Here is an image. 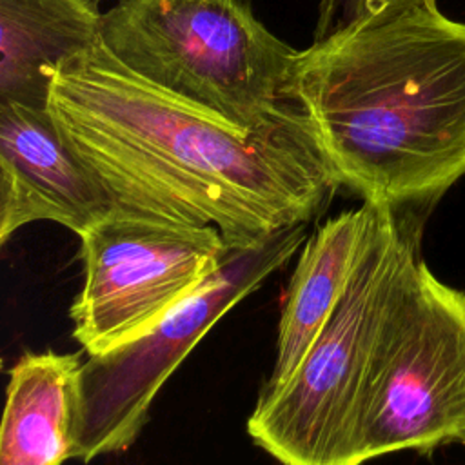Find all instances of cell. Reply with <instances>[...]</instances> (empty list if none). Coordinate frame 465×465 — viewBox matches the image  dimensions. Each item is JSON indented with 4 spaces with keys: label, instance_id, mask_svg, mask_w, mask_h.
<instances>
[{
    "label": "cell",
    "instance_id": "obj_4",
    "mask_svg": "<svg viewBox=\"0 0 465 465\" xmlns=\"http://www.w3.org/2000/svg\"><path fill=\"white\" fill-rule=\"evenodd\" d=\"M98 36L125 69L229 125L252 131L289 104L298 49L245 0H118Z\"/></svg>",
    "mask_w": 465,
    "mask_h": 465
},
{
    "label": "cell",
    "instance_id": "obj_6",
    "mask_svg": "<svg viewBox=\"0 0 465 465\" xmlns=\"http://www.w3.org/2000/svg\"><path fill=\"white\" fill-rule=\"evenodd\" d=\"M465 445V292L423 258L387 320L365 398L358 463Z\"/></svg>",
    "mask_w": 465,
    "mask_h": 465
},
{
    "label": "cell",
    "instance_id": "obj_9",
    "mask_svg": "<svg viewBox=\"0 0 465 465\" xmlns=\"http://www.w3.org/2000/svg\"><path fill=\"white\" fill-rule=\"evenodd\" d=\"M372 207L363 202L307 236L282 305L274 365L258 398L276 392L292 376L329 322L354 271Z\"/></svg>",
    "mask_w": 465,
    "mask_h": 465
},
{
    "label": "cell",
    "instance_id": "obj_1",
    "mask_svg": "<svg viewBox=\"0 0 465 465\" xmlns=\"http://www.w3.org/2000/svg\"><path fill=\"white\" fill-rule=\"evenodd\" d=\"M49 111L116 213L216 227L231 247L309 225L341 187L296 104L252 131L229 125L125 69L100 36L60 67Z\"/></svg>",
    "mask_w": 465,
    "mask_h": 465
},
{
    "label": "cell",
    "instance_id": "obj_7",
    "mask_svg": "<svg viewBox=\"0 0 465 465\" xmlns=\"http://www.w3.org/2000/svg\"><path fill=\"white\" fill-rule=\"evenodd\" d=\"M225 249L216 227L113 211L80 236L76 341L93 356L142 336L216 271Z\"/></svg>",
    "mask_w": 465,
    "mask_h": 465
},
{
    "label": "cell",
    "instance_id": "obj_5",
    "mask_svg": "<svg viewBox=\"0 0 465 465\" xmlns=\"http://www.w3.org/2000/svg\"><path fill=\"white\" fill-rule=\"evenodd\" d=\"M307 223L223 251L222 262L193 292L142 336L87 356L78 372L74 460L84 463L131 447L151 405L196 343L240 300L282 267L307 240Z\"/></svg>",
    "mask_w": 465,
    "mask_h": 465
},
{
    "label": "cell",
    "instance_id": "obj_12",
    "mask_svg": "<svg viewBox=\"0 0 465 465\" xmlns=\"http://www.w3.org/2000/svg\"><path fill=\"white\" fill-rule=\"evenodd\" d=\"M396 2L405 0H318L312 42L327 36L365 13Z\"/></svg>",
    "mask_w": 465,
    "mask_h": 465
},
{
    "label": "cell",
    "instance_id": "obj_2",
    "mask_svg": "<svg viewBox=\"0 0 465 465\" xmlns=\"http://www.w3.org/2000/svg\"><path fill=\"white\" fill-rule=\"evenodd\" d=\"M283 96L363 202L436 203L465 176V24L436 0L389 4L314 40Z\"/></svg>",
    "mask_w": 465,
    "mask_h": 465
},
{
    "label": "cell",
    "instance_id": "obj_8",
    "mask_svg": "<svg viewBox=\"0 0 465 465\" xmlns=\"http://www.w3.org/2000/svg\"><path fill=\"white\" fill-rule=\"evenodd\" d=\"M114 203L89 165L62 138L49 109L0 102V243L35 222L78 236Z\"/></svg>",
    "mask_w": 465,
    "mask_h": 465
},
{
    "label": "cell",
    "instance_id": "obj_13",
    "mask_svg": "<svg viewBox=\"0 0 465 465\" xmlns=\"http://www.w3.org/2000/svg\"><path fill=\"white\" fill-rule=\"evenodd\" d=\"M87 2H93V4H96V5H98V4H100V2H104V0H87Z\"/></svg>",
    "mask_w": 465,
    "mask_h": 465
},
{
    "label": "cell",
    "instance_id": "obj_10",
    "mask_svg": "<svg viewBox=\"0 0 465 465\" xmlns=\"http://www.w3.org/2000/svg\"><path fill=\"white\" fill-rule=\"evenodd\" d=\"M87 0H0V102L49 109L60 67L100 35Z\"/></svg>",
    "mask_w": 465,
    "mask_h": 465
},
{
    "label": "cell",
    "instance_id": "obj_3",
    "mask_svg": "<svg viewBox=\"0 0 465 465\" xmlns=\"http://www.w3.org/2000/svg\"><path fill=\"white\" fill-rule=\"evenodd\" d=\"M372 203L341 300L292 376L258 398L247 420L252 441L282 465H360L371 372L391 311L421 260L423 223L434 207Z\"/></svg>",
    "mask_w": 465,
    "mask_h": 465
},
{
    "label": "cell",
    "instance_id": "obj_11",
    "mask_svg": "<svg viewBox=\"0 0 465 465\" xmlns=\"http://www.w3.org/2000/svg\"><path fill=\"white\" fill-rule=\"evenodd\" d=\"M76 354L25 352L9 369L0 465H62L76 454Z\"/></svg>",
    "mask_w": 465,
    "mask_h": 465
}]
</instances>
